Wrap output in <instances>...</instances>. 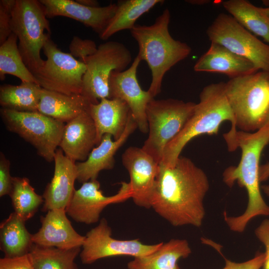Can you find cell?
Segmentation results:
<instances>
[{"label":"cell","instance_id":"1","mask_svg":"<svg viewBox=\"0 0 269 269\" xmlns=\"http://www.w3.org/2000/svg\"><path fill=\"white\" fill-rule=\"evenodd\" d=\"M209 189L203 170L190 159L180 156L171 166L159 164L151 208L174 227H200Z\"/></svg>","mask_w":269,"mask_h":269},{"label":"cell","instance_id":"2","mask_svg":"<svg viewBox=\"0 0 269 269\" xmlns=\"http://www.w3.org/2000/svg\"><path fill=\"white\" fill-rule=\"evenodd\" d=\"M223 137L228 151L239 148L241 157L237 165L230 166L224 171L223 181L229 187L236 182L245 188L248 196L246 209L242 215L230 217L224 212V219L231 231L242 233L254 218L269 215V206L262 195L259 179L261 155L269 143V123L255 132L237 130L234 133H225Z\"/></svg>","mask_w":269,"mask_h":269},{"label":"cell","instance_id":"3","mask_svg":"<svg viewBox=\"0 0 269 269\" xmlns=\"http://www.w3.org/2000/svg\"><path fill=\"white\" fill-rule=\"evenodd\" d=\"M170 21V11L166 8L152 24H135L130 30L138 45L137 55L141 61H146L151 72L152 80L147 91L153 98L161 92L165 74L191 52L187 44L171 36Z\"/></svg>","mask_w":269,"mask_h":269},{"label":"cell","instance_id":"4","mask_svg":"<svg viewBox=\"0 0 269 269\" xmlns=\"http://www.w3.org/2000/svg\"><path fill=\"white\" fill-rule=\"evenodd\" d=\"M199 98L184 127L165 146L160 164L173 165L189 141L201 135L217 134L221 125L225 121L231 124L228 132L233 133L237 130L235 116L226 95L225 83L206 86Z\"/></svg>","mask_w":269,"mask_h":269},{"label":"cell","instance_id":"5","mask_svg":"<svg viewBox=\"0 0 269 269\" xmlns=\"http://www.w3.org/2000/svg\"><path fill=\"white\" fill-rule=\"evenodd\" d=\"M225 93L240 131L255 132L269 123V73L230 79Z\"/></svg>","mask_w":269,"mask_h":269},{"label":"cell","instance_id":"6","mask_svg":"<svg viewBox=\"0 0 269 269\" xmlns=\"http://www.w3.org/2000/svg\"><path fill=\"white\" fill-rule=\"evenodd\" d=\"M11 27L18 41V47L26 67L34 75L43 66L40 56L51 29L43 7L37 0H15Z\"/></svg>","mask_w":269,"mask_h":269},{"label":"cell","instance_id":"7","mask_svg":"<svg viewBox=\"0 0 269 269\" xmlns=\"http://www.w3.org/2000/svg\"><path fill=\"white\" fill-rule=\"evenodd\" d=\"M196 103L174 99H151L146 108L148 135L141 147L159 164L165 146L181 131Z\"/></svg>","mask_w":269,"mask_h":269},{"label":"cell","instance_id":"8","mask_svg":"<svg viewBox=\"0 0 269 269\" xmlns=\"http://www.w3.org/2000/svg\"><path fill=\"white\" fill-rule=\"evenodd\" d=\"M0 115L8 131L31 144L37 154L48 162L54 161L65 127L64 122L39 112H18L1 108Z\"/></svg>","mask_w":269,"mask_h":269},{"label":"cell","instance_id":"9","mask_svg":"<svg viewBox=\"0 0 269 269\" xmlns=\"http://www.w3.org/2000/svg\"><path fill=\"white\" fill-rule=\"evenodd\" d=\"M132 60L130 51L122 43L109 41L100 44L84 61L86 70L81 94L94 104L102 99H109V83L112 72L126 70Z\"/></svg>","mask_w":269,"mask_h":269},{"label":"cell","instance_id":"10","mask_svg":"<svg viewBox=\"0 0 269 269\" xmlns=\"http://www.w3.org/2000/svg\"><path fill=\"white\" fill-rule=\"evenodd\" d=\"M211 42L221 44L269 73V44L258 39L231 15L219 14L207 29Z\"/></svg>","mask_w":269,"mask_h":269},{"label":"cell","instance_id":"11","mask_svg":"<svg viewBox=\"0 0 269 269\" xmlns=\"http://www.w3.org/2000/svg\"><path fill=\"white\" fill-rule=\"evenodd\" d=\"M43 50L46 60L34 75L38 84L43 89L68 95L81 94L85 64L62 51L50 38Z\"/></svg>","mask_w":269,"mask_h":269},{"label":"cell","instance_id":"12","mask_svg":"<svg viewBox=\"0 0 269 269\" xmlns=\"http://www.w3.org/2000/svg\"><path fill=\"white\" fill-rule=\"evenodd\" d=\"M112 229L105 218L100 220L86 236L80 257L84 264H91L107 257L146 256L157 249L162 243L153 245L142 243L138 239L121 240L112 236Z\"/></svg>","mask_w":269,"mask_h":269},{"label":"cell","instance_id":"13","mask_svg":"<svg viewBox=\"0 0 269 269\" xmlns=\"http://www.w3.org/2000/svg\"><path fill=\"white\" fill-rule=\"evenodd\" d=\"M118 192L106 196L100 190L97 179L83 183L80 188L75 190L65 209L67 215L75 221L87 225L98 222L104 209L109 205L119 203L131 198L129 183L122 182Z\"/></svg>","mask_w":269,"mask_h":269},{"label":"cell","instance_id":"14","mask_svg":"<svg viewBox=\"0 0 269 269\" xmlns=\"http://www.w3.org/2000/svg\"><path fill=\"white\" fill-rule=\"evenodd\" d=\"M128 171L131 198L138 207L151 208L159 163L142 148L130 146L122 156Z\"/></svg>","mask_w":269,"mask_h":269},{"label":"cell","instance_id":"15","mask_svg":"<svg viewBox=\"0 0 269 269\" xmlns=\"http://www.w3.org/2000/svg\"><path fill=\"white\" fill-rule=\"evenodd\" d=\"M140 61L137 55L129 68L122 72H112L109 83V99H119L125 102L130 108L137 128L145 134L148 132L146 108L153 98L148 91L141 88L138 82L136 72Z\"/></svg>","mask_w":269,"mask_h":269},{"label":"cell","instance_id":"16","mask_svg":"<svg viewBox=\"0 0 269 269\" xmlns=\"http://www.w3.org/2000/svg\"><path fill=\"white\" fill-rule=\"evenodd\" d=\"M47 18L65 16L91 28L99 36L104 32L117 10L116 3L88 7L72 0H39Z\"/></svg>","mask_w":269,"mask_h":269},{"label":"cell","instance_id":"17","mask_svg":"<svg viewBox=\"0 0 269 269\" xmlns=\"http://www.w3.org/2000/svg\"><path fill=\"white\" fill-rule=\"evenodd\" d=\"M136 128L137 125L131 113L125 130L119 139L113 140L112 135L104 134L100 143L93 148L86 160L76 163L77 180L83 183L95 180L102 170L113 169L116 153Z\"/></svg>","mask_w":269,"mask_h":269},{"label":"cell","instance_id":"18","mask_svg":"<svg viewBox=\"0 0 269 269\" xmlns=\"http://www.w3.org/2000/svg\"><path fill=\"white\" fill-rule=\"evenodd\" d=\"M40 221L41 227L32 234L33 244L65 250L82 248L85 236L73 228L65 209L49 210L41 217Z\"/></svg>","mask_w":269,"mask_h":269},{"label":"cell","instance_id":"19","mask_svg":"<svg viewBox=\"0 0 269 269\" xmlns=\"http://www.w3.org/2000/svg\"><path fill=\"white\" fill-rule=\"evenodd\" d=\"M54 162L53 177L42 195L44 200L42 208L43 212L56 209L65 210L75 190L76 163L67 157L60 148L56 150Z\"/></svg>","mask_w":269,"mask_h":269},{"label":"cell","instance_id":"20","mask_svg":"<svg viewBox=\"0 0 269 269\" xmlns=\"http://www.w3.org/2000/svg\"><path fill=\"white\" fill-rule=\"evenodd\" d=\"M89 110L66 123L59 143L64 154L75 162L86 160L96 145V130Z\"/></svg>","mask_w":269,"mask_h":269},{"label":"cell","instance_id":"21","mask_svg":"<svg viewBox=\"0 0 269 269\" xmlns=\"http://www.w3.org/2000/svg\"><path fill=\"white\" fill-rule=\"evenodd\" d=\"M194 70L196 72L220 73L228 76L230 79L259 71L249 60L214 42H211L208 50L197 61Z\"/></svg>","mask_w":269,"mask_h":269},{"label":"cell","instance_id":"22","mask_svg":"<svg viewBox=\"0 0 269 269\" xmlns=\"http://www.w3.org/2000/svg\"><path fill=\"white\" fill-rule=\"evenodd\" d=\"M89 113L96 130V145H98L105 134H110L114 140L124 132L131 114L128 105L119 99H101L98 104H91Z\"/></svg>","mask_w":269,"mask_h":269},{"label":"cell","instance_id":"23","mask_svg":"<svg viewBox=\"0 0 269 269\" xmlns=\"http://www.w3.org/2000/svg\"><path fill=\"white\" fill-rule=\"evenodd\" d=\"M191 249L185 239H172L146 256L134 258L128 269H181L178 262L187 258Z\"/></svg>","mask_w":269,"mask_h":269},{"label":"cell","instance_id":"24","mask_svg":"<svg viewBox=\"0 0 269 269\" xmlns=\"http://www.w3.org/2000/svg\"><path fill=\"white\" fill-rule=\"evenodd\" d=\"M91 104L81 94L68 95L42 88L38 111L67 123L89 110Z\"/></svg>","mask_w":269,"mask_h":269},{"label":"cell","instance_id":"25","mask_svg":"<svg viewBox=\"0 0 269 269\" xmlns=\"http://www.w3.org/2000/svg\"><path fill=\"white\" fill-rule=\"evenodd\" d=\"M25 222L13 212L1 223L0 250L4 257L16 258L29 253L33 244L32 234L27 230Z\"/></svg>","mask_w":269,"mask_h":269},{"label":"cell","instance_id":"26","mask_svg":"<svg viewBox=\"0 0 269 269\" xmlns=\"http://www.w3.org/2000/svg\"><path fill=\"white\" fill-rule=\"evenodd\" d=\"M224 8L242 26L269 44V18L261 9L247 0H228Z\"/></svg>","mask_w":269,"mask_h":269},{"label":"cell","instance_id":"27","mask_svg":"<svg viewBox=\"0 0 269 269\" xmlns=\"http://www.w3.org/2000/svg\"><path fill=\"white\" fill-rule=\"evenodd\" d=\"M42 89L39 85L29 82H21L19 85H1L0 106L18 112H38Z\"/></svg>","mask_w":269,"mask_h":269},{"label":"cell","instance_id":"28","mask_svg":"<svg viewBox=\"0 0 269 269\" xmlns=\"http://www.w3.org/2000/svg\"><path fill=\"white\" fill-rule=\"evenodd\" d=\"M161 0H125L117 3L115 14L106 29L99 36L107 40L118 32L125 29L131 30L135 25L136 20L148 11L155 5L162 2Z\"/></svg>","mask_w":269,"mask_h":269},{"label":"cell","instance_id":"29","mask_svg":"<svg viewBox=\"0 0 269 269\" xmlns=\"http://www.w3.org/2000/svg\"><path fill=\"white\" fill-rule=\"evenodd\" d=\"M81 248L61 249L33 244L28 253L34 269H79L75 262Z\"/></svg>","mask_w":269,"mask_h":269},{"label":"cell","instance_id":"30","mask_svg":"<svg viewBox=\"0 0 269 269\" xmlns=\"http://www.w3.org/2000/svg\"><path fill=\"white\" fill-rule=\"evenodd\" d=\"M17 37L12 33L0 45V79H5V75H12L21 82L38 84L34 75L25 64L18 47Z\"/></svg>","mask_w":269,"mask_h":269},{"label":"cell","instance_id":"31","mask_svg":"<svg viewBox=\"0 0 269 269\" xmlns=\"http://www.w3.org/2000/svg\"><path fill=\"white\" fill-rule=\"evenodd\" d=\"M9 196L14 212L25 222L34 215L44 202L43 196L35 192L26 177H13L12 187Z\"/></svg>","mask_w":269,"mask_h":269},{"label":"cell","instance_id":"32","mask_svg":"<svg viewBox=\"0 0 269 269\" xmlns=\"http://www.w3.org/2000/svg\"><path fill=\"white\" fill-rule=\"evenodd\" d=\"M97 47L95 41L90 39H83L75 36L69 45L70 53L74 58H78V60L84 63L87 58L97 51Z\"/></svg>","mask_w":269,"mask_h":269},{"label":"cell","instance_id":"33","mask_svg":"<svg viewBox=\"0 0 269 269\" xmlns=\"http://www.w3.org/2000/svg\"><path fill=\"white\" fill-rule=\"evenodd\" d=\"M15 0H0V45L12 33L11 27L12 10Z\"/></svg>","mask_w":269,"mask_h":269},{"label":"cell","instance_id":"34","mask_svg":"<svg viewBox=\"0 0 269 269\" xmlns=\"http://www.w3.org/2000/svg\"><path fill=\"white\" fill-rule=\"evenodd\" d=\"M10 162L2 152H0V197L10 194L13 177L10 173Z\"/></svg>","mask_w":269,"mask_h":269},{"label":"cell","instance_id":"35","mask_svg":"<svg viewBox=\"0 0 269 269\" xmlns=\"http://www.w3.org/2000/svg\"><path fill=\"white\" fill-rule=\"evenodd\" d=\"M225 265L222 269H261L265 261V253H257L255 256L247 261L237 263L230 261L226 258Z\"/></svg>","mask_w":269,"mask_h":269},{"label":"cell","instance_id":"36","mask_svg":"<svg viewBox=\"0 0 269 269\" xmlns=\"http://www.w3.org/2000/svg\"><path fill=\"white\" fill-rule=\"evenodd\" d=\"M255 234L266 249L263 269H269V218L263 220L256 229Z\"/></svg>","mask_w":269,"mask_h":269},{"label":"cell","instance_id":"37","mask_svg":"<svg viewBox=\"0 0 269 269\" xmlns=\"http://www.w3.org/2000/svg\"><path fill=\"white\" fill-rule=\"evenodd\" d=\"M0 269H34L29 254L16 258L0 259Z\"/></svg>","mask_w":269,"mask_h":269},{"label":"cell","instance_id":"38","mask_svg":"<svg viewBox=\"0 0 269 269\" xmlns=\"http://www.w3.org/2000/svg\"><path fill=\"white\" fill-rule=\"evenodd\" d=\"M269 178V162L261 165L259 168V179L260 182L266 181Z\"/></svg>","mask_w":269,"mask_h":269},{"label":"cell","instance_id":"39","mask_svg":"<svg viewBox=\"0 0 269 269\" xmlns=\"http://www.w3.org/2000/svg\"><path fill=\"white\" fill-rule=\"evenodd\" d=\"M76 1L80 4L88 7H98L100 6L99 2L95 0H76Z\"/></svg>","mask_w":269,"mask_h":269},{"label":"cell","instance_id":"40","mask_svg":"<svg viewBox=\"0 0 269 269\" xmlns=\"http://www.w3.org/2000/svg\"><path fill=\"white\" fill-rule=\"evenodd\" d=\"M263 192L269 197V184H265L261 187Z\"/></svg>","mask_w":269,"mask_h":269},{"label":"cell","instance_id":"41","mask_svg":"<svg viewBox=\"0 0 269 269\" xmlns=\"http://www.w3.org/2000/svg\"><path fill=\"white\" fill-rule=\"evenodd\" d=\"M261 9L264 13L269 18V7L263 8Z\"/></svg>","mask_w":269,"mask_h":269}]
</instances>
